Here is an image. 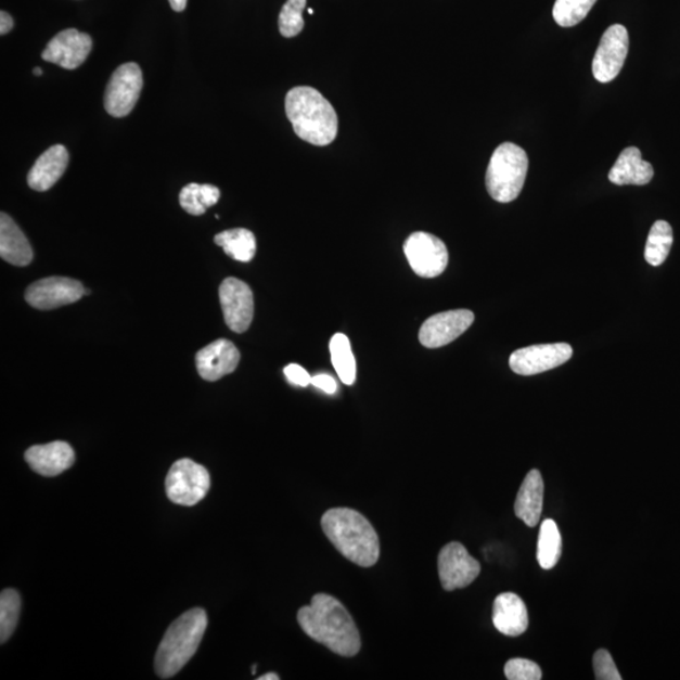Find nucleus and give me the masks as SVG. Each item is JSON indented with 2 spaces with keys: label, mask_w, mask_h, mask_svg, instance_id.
I'll return each instance as SVG.
<instances>
[{
  "label": "nucleus",
  "mask_w": 680,
  "mask_h": 680,
  "mask_svg": "<svg viewBox=\"0 0 680 680\" xmlns=\"http://www.w3.org/2000/svg\"><path fill=\"white\" fill-rule=\"evenodd\" d=\"M562 553V537L556 522L546 519L539 529L537 560L543 569L557 565Z\"/></svg>",
  "instance_id": "nucleus-24"
},
{
  "label": "nucleus",
  "mask_w": 680,
  "mask_h": 680,
  "mask_svg": "<svg viewBox=\"0 0 680 680\" xmlns=\"http://www.w3.org/2000/svg\"><path fill=\"white\" fill-rule=\"evenodd\" d=\"M220 301L227 326L234 333H245L254 319V294L252 288L236 278L223 280Z\"/></svg>",
  "instance_id": "nucleus-12"
},
{
  "label": "nucleus",
  "mask_w": 680,
  "mask_h": 680,
  "mask_svg": "<svg viewBox=\"0 0 680 680\" xmlns=\"http://www.w3.org/2000/svg\"><path fill=\"white\" fill-rule=\"evenodd\" d=\"M573 355L574 349L567 343L539 344L515 350L510 365L521 376H535L565 364Z\"/></svg>",
  "instance_id": "nucleus-10"
},
{
  "label": "nucleus",
  "mask_w": 680,
  "mask_h": 680,
  "mask_svg": "<svg viewBox=\"0 0 680 680\" xmlns=\"http://www.w3.org/2000/svg\"><path fill=\"white\" fill-rule=\"evenodd\" d=\"M207 624L203 608H192L171 623L155 654V673L159 678L175 677L187 666L198 651Z\"/></svg>",
  "instance_id": "nucleus-4"
},
{
  "label": "nucleus",
  "mask_w": 680,
  "mask_h": 680,
  "mask_svg": "<svg viewBox=\"0 0 680 680\" xmlns=\"http://www.w3.org/2000/svg\"><path fill=\"white\" fill-rule=\"evenodd\" d=\"M92 50V38L80 30L69 28L54 36L47 44L42 59L66 69L80 67Z\"/></svg>",
  "instance_id": "nucleus-15"
},
{
  "label": "nucleus",
  "mask_w": 680,
  "mask_h": 680,
  "mask_svg": "<svg viewBox=\"0 0 680 680\" xmlns=\"http://www.w3.org/2000/svg\"><path fill=\"white\" fill-rule=\"evenodd\" d=\"M25 459L39 475L57 476L74 465L75 451L65 441H53L29 448Z\"/></svg>",
  "instance_id": "nucleus-17"
},
{
  "label": "nucleus",
  "mask_w": 680,
  "mask_h": 680,
  "mask_svg": "<svg viewBox=\"0 0 680 680\" xmlns=\"http://www.w3.org/2000/svg\"><path fill=\"white\" fill-rule=\"evenodd\" d=\"M210 487L205 466L191 459H181L171 465L166 478V491L170 502L192 506L205 499Z\"/></svg>",
  "instance_id": "nucleus-6"
},
{
  "label": "nucleus",
  "mask_w": 680,
  "mask_h": 680,
  "mask_svg": "<svg viewBox=\"0 0 680 680\" xmlns=\"http://www.w3.org/2000/svg\"><path fill=\"white\" fill-rule=\"evenodd\" d=\"M284 373L287 381L295 386L307 387L311 385L310 374L299 364H288L285 367Z\"/></svg>",
  "instance_id": "nucleus-33"
},
{
  "label": "nucleus",
  "mask_w": 680,
  "mask_h": 680,
  "mask_svg": "<svg viewBox=\"0 0 680 680\" xmlns=\"http://www.w3.org/2000/svg\"><path fill=\"white\" fill-rule=\"evenodd\" d=\"M21 596L15 590L8 589L0 595V642L5 643L17 628L21 614Z\"/></svg>",
  "instance_id": "nucleus-28"
},
{
  "label": "nucleus",
  "mask_w": 680,
  "mask_h": 680,
  "mask_svg": "<svg viewBox=\"0 0 680 680\" xmlns=\"http://www.w3.org/2000/svg\"><path fill=\"white\" fill-rule=\"evenodd\" d=\"M285 111L295 134L317 146L330 145L338 134V115L322 93L298 86L287 92Z\"/></svg>",
  "instance_id": "nucleus-3"
},
{
  "label": "nucleus",
  "mask_w": 680,
  "mask_h": 680,
  "mask_svg": "<svg viewBox=\"0 0 680 680\" xmlns=\"http://www.w3.org/2000/svg\"><path fill=\"white\" fill-rule=\"evenodd\" d=\"M34 74H35L36 76H42V74H43L42 68L36 67V68L34 69Z\"/></svg>",
  "instance_id": "nucleus-39"
},
{
  "label": "nucleus",
  "mask_w": 680,
  "mask_h": 680,
  "mask_svg": "<svg viewBox=\"0 0 680 680\" xmlns=\"http://www.w3.org/2000/svg\"><path fill=\"white\" fill-rule=\"evenodd\" d=\"M654 168L643 161L637 146L624 150L608 174V181L616 185H645L652 182Z\"/></svg>",
  "instance_id": "nucleus-20"
},
{
  "label": "nucleus",
  "mask_w": 680,
  "mask_h": 680,
  "mask_svg": "<svg viewBox=\"0 0 680 680\" xmlns=\"http://www.w3.org/2000/svg\"><path fill=\"white\" fill-rule=\"evenodd\" d=\"M311 385L324 390L328 395H334L338 389L337 382L330 374H317L311 377Z\"/></svg>",
  "instance_id": "nucleus-34"
},
{
  "label": "nucleus",
  "mask_w": 680,
  "mask_h": 680,
  "mask_svg": "<svg viewBox=\"0 0 680 680\" xmlns=\"http://www.w3.org/2000/svg\"><path fill=\"white\" fill-rule=\"evenodd\" d=\"M179 203L187 214L192 216H201L206 213V207L203 206L201 195V184L191 183L185 185L179 194Z\"/></svg>",
  "instance_id": "nucleus-32"
},
{
  "label": "nucleus",
  "mask_w": 680,
  "mask_h": 680,
  "mask_svg": "<svg viewBox=\"0 0 680 680\" xmlns=\"http://www.w3.org/2000/svg\"><path fill=\"white\" fill-rule=\"evenodd\" d=\"M0 256L14 266H27L34 260V249L25 233L12 218L0 215Z\"/></svg>",
  "instance_id": "nucleus-22"
},
{
  "label": "nucleus",
  "mask_w": 680,
  "mask_h": 680,
  "mask_svg": "<svg viewBox=\"0 0 680 680\" xmlns=\"http://www.w3.org/2000/svg\"><path fill=\"white\" fill-rule=\"evenodd\" d=\"M505 677L510 680H539L542 670L538 664L528 659L515 658L505 664Z\"/></svg>",
  "instance_id": "nucleus-30"
},
{
  "label": "nucleus",
  "mask_w": 680,
  "mask_h": 680,
  "mask_svg": "<svg viewBox=\"0 0 680 680\" xmlns=\"http://www.w3.org/2000/svg\"><path fill=\"white\" fill-rule=\"evenodd\" d=\"M528 155L513 143L500 144L492 153L486 177L490 197L500 203L518 198L526 183Z\"/></svg>",
  "instance_id": "nucleus-5"
},
{
  "label": "nucleus",
  "mask_w": 680,
  "mask_h": 680,
  "mask_svg": "<svg viewBox=\"0 0 680 680\" xmlns=\"http://www.w3.org/2000/svg\"><path fill=\"white\" fill-rule=\"evenodd\" d=\"M439 577L444 590L453 591L464 589L473 583L480 575L482 566L465 547L459 542H451L440 551Z\"/></svg>",
  "instance_id": "nucleus-11"
},
{
  "label": "nucleus",
  "mask_w": 680,
  "mask_h": 680,
  "mask_svg": "<svg viewBox=\"0 0 680 680\" xmlns=\"http://www.w3.org/2000/svg\"><path fill=\"white\" fill-rule=\"evenodd\" d=\"M325 536L344 557L361 567H372L380 559V538L369 519L349 508H334L322 518Z\"/></svg>",
  "instance_id": "nucleus-2"
},
{
  "label": "nucleus",
  "mask_w": 680,
  "mask_h": 680,
  "mask_svg": "<svg viewBox=\"0 0 680 680\" xmlns=\"http://www.w3.org/2000/svg\"><path fill=\"white\" fill-rule=\"evenodd\" d=\"M298 621L307 634L335 654L355 656L361 651V637L348 610L337 599L317 593L299 610Z\"/></svg>",
  "instance_id": "nucleus-1"
},
{
  "label": "nucleus",
  "mask_w": 680,
  "mask_h": 680,
  "mask_svg": "<svg viewBox=\"0 0 680 680\" xmlns=\"http://www.w3.org/2000/svg\"><path fill=\"white\" fill-rule=\"evenodd\" d=\"M593 670L598 680H621L623 677L617 670L612 654L606 649H600L593 655Z\"/></svg>",
  "instance_id": "nucleus-31"
},
{
  "label": "nucleus",
  "mask_w": 680,
  "mask_h": 680,
  "mask_svg": "<svg viewBox=\"0 0 680 680\" xmlns=\"http://www.w3.org/2000/svg\"><path fill=\"white\" fill-rule=\"evenodd\" d=\"M305 7H307V0H287L279 15L281 36L293 38L301 34L305 25L303 18Z\"/></svg>",
  "instance_id": "nucleus-29"
},
{
  "label": "nucleus",
  "mask_w": 680,
  "mask_h": 680,
  "mask_svg": "<svg viewBox=\"0 0 680 680\" xmlns=\"http://www.w3.org/2000/svg\"><path fill=\"white\" fill-rule=\"evenodd\" d=\"M629 52L628 29L621 25L610 26L601 37L595 57L592 61V74L599 82L607 84L620 74Z\"/></svg>",
  "instance_id": "nucleus-9"
},
{
  "label": "nucleus",
  "mask_w": 680,
  "mask_h": 680,
  "mask_svg": "<svg viewBox=\"0 0 680 680\" xmlns=\"http://www.w3.org/2000/svg\"><path fill=\"white\" fill-rule=\"evenodd\" d=\"M403 252L412 270L420 278L440 277L449 262L447 246L432 233H412L405 242Z\"/></svg>",
  "instance_id": "nucleus-7"
},
{
  "label": "nucleus",
  "mask_w": 680,
  "mask_h": 680,
  "mask_svg": "<svg viewBox=\"0 0 680 680\" xmlns=\"http://www.w3.org/2000/svg\"><path fill=\"white\" fill-rule=\"evenodd\" d=\"M474 323L473 311L466 309L439 312L422 324L419 339L426 348H440L463 335Z\"/></svg>",
  "instance_id": "nucleus-13"
},
{
  "label": "nucleus",
  "mask_w": 680,
  "mask_h": 680,
  "mask_svg": "<svg viewBox=\"0 0 680 680\" xmlns=\"http://www.w3.org/2000/svg\"><path fill=\"white\" fill-rule=\"evenodd\" d=\"M544 483L541 473L530 471L515 499L514 511L528 527H536L543 511Z\"/></svg>",
  "instance_id": "nucleus-21"
},
{
  "label": "nucleus",
  "mask_w": 680,
  "mask_h": 680,
  "mask_svg": "<svg viewBox=\"0 0 680 680\" xmlns=\"http://www.w3.org/2000/svg\"><path fill=\"white\" fill-rule=\"evenodd\" d=\"M171 10L176 12H183L187 7V0H169Z\"/></svg>",
  "instance_id": "nucleus-37"
},
{
  "label": "nucleus",
  "mask_w": 680,
  "mask_h": 680,
  "mask_svg": "<svg viewBox=\"0 0 680 680\" xmlns=\"http://www.w3.org/2000/svg\"><path fill=\"white\" fill-rule=\"evenodd\" d=\"M598 0H556L553 7V18L561 27H575L581 23Z\"/></svg>",
  "instance_id": "nucleus-27"
},
{
  "label": "nucleus",
  "mask_w": 680,
  "mask_h": 680,
  "mask_svg": "<svg viewBox=\"0 0 680 680\" xmlns=\"http://www.w3.org/2000/svg\"><path fill=\"white\" fill-rule=\"evenodd\" d=\"M143 89V73L134 62L116 68L105 92V108L114 117L131 113Z\"/></svg>",
  "instance_id": "nucleus-8"
},
{
  "label": "nucleus",
  "mask_w": 680,
  "mask_h": 680,
  "mask_svg": "<svg viewBox=\"0 0 680 680\" xmlns=\"http://www.w3.org/2000/svg\"><path fill=\"white\" fill-rule=\"evenodd\" d=\"M332 363L344 385L351 386L356 381L357 365L347 335L335 334L330 344Z\"/></svg>",
  "instance_id": "nucleus-25"
},
{
  "label": "nucleus",
  "mask_w": 680,
  "mask_h": 680,
  "mask_svg": "<svg viewBox=\"0 0 680 680\" xmlns=\"http://www.w3.org/2000/svg\"><path fill=\"white\" fill-rule=\"evenodd\" d=\"M528 612L523 600L513 592L500 593L492 605V624L506 637H519L528 629Z\"/></svg>",
  "instance_id": "nucleus-18"
},
{
  "label": "nucleus",
  "mask_w": 680,
  "mask_h": 680,
  "mask_svg": "<svg viewBox=\"0 0 680 680\" xmlns=\"http://www.w3.org/2000/svg\"><path fill=\"white\" fill-rule=\"evenodd\" d=\"M240 363V351L227 339H217L201 349L195 356V364L203 380L215 382L231 374Z\"/></svg>",
  "instance_id": "nucleus-16"
},
{
  "label": "nucleus",
  "mask_w": 680,
  "mask_h": 680,
  "mask_svg": "<svg viewBox=\"0 0 680 680\" xmlns=\"http://www.w3.org/2000/svg\"><path fill=\"white\" fill-rule=\"evenodd\" d=\"M68 152L64 145H53L36 161L28 174V185L37 192H46L64 176L68 166Z\"/></svg>",
  "instance_id": "nucleus-19"
},
{
  "label": "nucleus",
  "mask_w": 680,
  "mask_h": 680,
  "mask_svg": "<svg viewBox=\"0 0 680 680\" xmlns=\"http://www.w3.org/2000/svg\"><path fill=\"white\" fill-rule=\"evenodd\" d=\"M201 195L203 206L209 208L217 205V202L220 201L221 193L215 185L203 184L201 185Z\"/></svg>",
  "instance_id": "nucleus-35"
},
{
  "label": "nucleus",
  "mask_w": 680,
  "mask_h": 680,
  "mask_svg": "<svg viewBox=\"0 0 680 680\" xmlns=\"http://www.w3.org/2000/svg\"><path fill=\"white\" fill-rule=\"evenodd\" d=\"M216 245L221 246L226 255L240 262H249L256 254V239L252 231L233 229L216 234Z\"/></svg>",
  "instance_id": "nucleus-23"
},
{
  "label": "nucleus",
  "mask_w": 680,
  "mask_h": 680,
  "mask_svg": "<svg viewBox=\"0 0 680 680\" xmlns=\"http://www.w3.org/2000/svg\"><path fill=\"white\" fill-rule=\"evenodd\" d=\"M14 27V21L10 13H0V35L5 36L11 33Z\"/></svg>",
  "instance_id": "nucleus-36"
},
{
  "label": "nucleus",
  "mask_w": 680,
  "mask_h": 680,
  "mask_svg": "<svg viewBox=\"0 0 680 680\" xmlns=\"http://www.w3.org/2000/svg\"><path fill=\"white\" fill-rule=\"evenodd\" d=\"M673 246V230L667 221H656L649 232L645 246V260L649 265L660 266L667 260Z\"/></svg>",
  "instance_id": "nucleus-26"
},
{
  "label": "nucleus",
  "mask_w": 680,
  "mask_h": 680,
  "mask_svg": "<svg viewBox=\"0 0 680 680\" xmlns=\"http://www.w3.org/2000/svg\"><path fill=\"white\" fill-rule=\"evenodd\" d=\"M85 287L80 281L68 278H47L37 281L26 291V300L39 310H51L74 304L82 298Z\"/></svg>",
  "instance_id": "nucleus-14"
},
{
  "label": "nucleus",
  "mask_w": 680,
  "mask_h": 680,
  "mask_svg": "<svg viewBox=\"0 0 680 680\" xmlns=\"http://www.w3.org/2000/svg\"><path fill=\"white\" fill-rule=\"evenodd\" d=\"M260 680H279L280 677L275 673H269V675H265L262 677L259 678Z\"/></svg>",
  "instance_id": "nucleus-38"
}]
</instances>
